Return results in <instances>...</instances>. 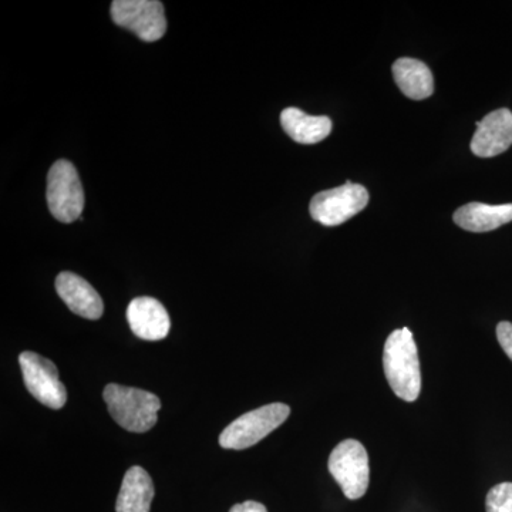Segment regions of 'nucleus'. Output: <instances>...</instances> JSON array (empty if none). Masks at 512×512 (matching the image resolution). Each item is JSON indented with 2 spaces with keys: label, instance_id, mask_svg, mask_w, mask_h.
Segmentation results:
<instances>
[{
  "label": "nucleus",
  "instance_id": "f257e3e1",
  "mask_svg": "<svg viewBox=\"0 0 512 512\" xmlns=\"http://www.w3.org/2000/svg\"><path fill=\"white\" fill-rule=\"evenodd\" d=\"M384 375L397 397L416 402L420 396L421 373L419 350L412 330L397 329L390 333L383 352Z\"/></svg>",
  "mask_w": 512,
  "mask_h": 512
},
{
  "label": "nucleus",
  "instance_id": "f03ea898",
  "mask_svg": "<svg viewBox=\"0 0 512 512\" xmlns=\"http://www.w3.org/2000/svg\"><path fill=\"white\" fill-rule=\"evenodd\" d=\"M104 402L114 421L131 433H146L157 424L161 409L156 394L111 383L104 389Z\"/></svg>",
  "mask_w": 512,
  "mask_h": 512
},
{
  "label": "nucleus",
  "instance_id": "7ed1b4c3",
  "mask_svg": "<svg viewBox=\"0 0 512 512\" xmlns=\"http://www.w3.org/2000/svg\"><path fill=\"white\" fill-rule=\"evenodd\" d=\"M291 409L284 403L266 404L242 414L222 431L220 446L227 450H245L264 440L268 434L284 424Z\"/></svg>",
  "mask_w": 512,
  "mask_h": 512
},
{
  "label": "nucleus",
  "instance_id": "20e7f679",
  "mask_svg": "<svg viewBox=\"0 0 512 512\" xmlns=\"http://www.w3.org/2000/svg\"><path fill=\"white\" fill-rule=\"evenodd\" d=\"M47 205L57 221L70 224L79 220L84 210L82 181L74 165L67 160L56 161L47 175Z\"/></svg>",
  "mask_w": 512,
  "mask_h": 512
},
{
  "label": "nucleus",
  "instance_id": "39448f33",
  "mask_svg": "<svg viewBox=\"0 0 512 512\" xmlns=\"http://www.w3.org/2000/svg\"><path fill=\"white\" fill-rule=\"evenodd\" d=\"M330 474L349 500H359L369 488V456L362 443L349 439L335 447L329 457Z\"/></svg>",
  "mask_w": 512,
  "mask_h": 512
},
{
  "label": "nucleus",
  "instance_id": "423d86ee",
  "mask_svg": "<svg viewBox=\"0 0 512 512\" xmlns=\"http://www.w3.org/2000/svg\"><path fill=\"white\" fill-rule=\"evenodd\" d=\"M369 204V192L363 185L348 181L345 185L322 191L312 198L309 211L313 220L325 227H336L355 217Z\"/></svg>",
  "mask_w": 512,
  "mask_h": 512
},
{
  "label": "nucleus",
  "instance_id": "0eeeda50",
  "mask_svg": "<svg viewBox=\"0 0 512 512\" xmlns=\"http://www.w3.org/2000/svg\"><path fill=\"white\" fill-rule=\"evenodd\" d=\"M111 19L144 42H157L167 32L164 5L158 0H114Z\"/></svg>",
  "mask_w": 512,
  "mask_h": 512
},
{
  "label": "nucleus",
  "instance_id": "6e6552de",
  "mask_svg": "<svg viewBox=\"0 0 512 512\" xmlns=\"http://www.w3.org/2000/svg\"><path fill=\"white\" fill-rule=\"evenodd\" d=\"M26 389L33 397L50 409H62L67 402V392L60 382L55 363L35 352H23L19 356Z\"/></svg>",
  "mask_w": 512,
  "mask_h": 512
},
{
  "label": "nucleus",
  "instance_id": "1a4fd4ad",
  "mask_svg": "<svg viewBox=\"0 0 512 512\" xmlns=\"http://www.w3.org/2000/svg\"><path fill=\"white\" fill-rule=\"evenodd\" d=\"M512 146V113L508 109L495 110L478 121L471 140V151L477 157L500 156Z\"/></svg>",
  "mask_w": 512,
  "mask_h": 512
},
{
  "label": "nucleus",
  "instance_id": "9d476101",
  "mask_svg": "<svg viewBox=\"0 0 512 512\" xmlns=\"http://www.w3.org/2000/svg\"><path fill=\"white\" fill-rule=\"evenodd\" d=\"M56 291L67 308L82 318L100 319L104 312L103 299L82 276L62 272L56 278Z\"/></svg>",
  "mask_w": 512,
  "mask_h": 512
},
{
  "label": "nucleus",
  "instance_id": "9b49d317",
  "mask_svg": "<svg viewBox=\"0 0 512 512\" xmlns=\"http://www.w3.org/2000/svg\"><path fill=\"white\" fill-rule=\"evenodd\" d=\"M127 320L134 335L143 340H161L167 338L170 332V316L163 303L148 296L130 302Z\"/></svg>",
  "mask_w": 512,
  "mask_h": 512
},
{
  "label": "nucleus",
  "instance_id": "f8f14e48",
  "mask_svg": "<svg viewBox=\"0 0 512 512\" xmlns=\"http://www.w3.org/2000/svg\"><path fill=\"white\" fill-rule=\"evenodd\" d=\"M512 221V204L488 205L470 202L454 212L458 227L470 232H488Z\"/></svg>",
  "mask_w": 512,
  "mask_h": 512
},
{
  "label": "nucleus",
  "instance_id": "ddd939ff",
  "mask_svg": "<svg viewBox=\"0 0 512 512\" xmlns=\"http://www.w3.org/2000/svg\"><path fill=\"white\" fill-rule=\"evenodd\" d=\"M153 480L143 467L134 466L127 471L117 498V512H150L153 503Z\"/></svg>",
  "mask_w": 512,
  "mask_h": 512
},
{
  "label": "nucleus",
  "instance_id": "4468645a",
  "mask_svg": "<svg viewBox=\"0 0 512 512\" xmlns=\"http://www.w3.org/2000/svg\"><path fill=\"white\" fill-rule=\"evenodd\" d=\"M393 77L404 96L424 100L434 92V79L426 63L402 57L393 63Z\"/></svg>",
  "mask_w": 512,
  "mask_h": 512
},
{
  "label": "nucleus",
  "instance_id": "2eb2a0df",
  "mask_svg": "<svg viewBox=\"0 0 512 512\" xmlns=\"http://www.w3.org/2000/svg\"><path fill=\"white\" fill-rule=\"evenodd\" d=\"M281 124L285 133L299 144L320 143L332 131V120L329 117L309 116L296 107L282 111Z\"/></svg>",
  "mask_w": 512,
  "mask_h": 512
},
{
  "label": "nucleus",
  "instance_id": "dca6fc26",
  "mask_svg": "<svg viewBox=\"0 0 512 512\" xmlns=\"http://www.w3.org/2000/svg\"><path fill=\"white\" fill-rule=\"evenodd\" d=\"M485 508L487 512H512V483H501L491 488Z\"/></svg>",
  "mask_w": 512,
  "mask_h": 512
},
{
  "label": "nucleus",
  "instance_id": "f3484780",
  "mask_svg": "<svg viewBox=\"0 0 512 512\" xmlns=\"http://www.w3.org/2000/svg\"><path fill=\"white\" fill-rule=\"evenodd\" d=\"M497 339L500 342L501 348L507 353V356L512 360V323L501 322L497 326Z\"/></svg>",
  "mask_w": 512,
  "mask_h": 512
},
{
  "label": "nucleus",
  "instance_id": "a211bd4d",
  "mask_svg": "<svg viewBox=\"0 0 512 512\" xmlns=\"http://www.w3.org/2000/svg\"><path fill=\"white\" fill-rule=\"evenodd\" d=\"M229 512H268L264 504L256 501H245V503L234 505Z\"/></svg>",
  "mask_w": 512,
  "mask_h": 512
}]
</instances>
